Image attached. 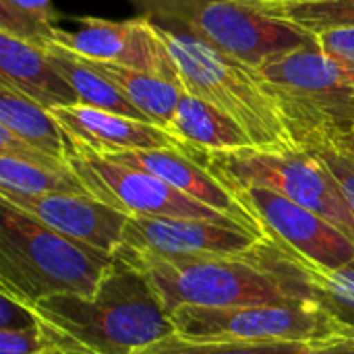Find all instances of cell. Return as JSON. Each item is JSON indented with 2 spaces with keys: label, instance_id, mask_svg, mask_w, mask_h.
Segmentation results:
<instances>
[{
  "label": "cell",
  "instance_id": "6da1fadb",
  "mask_svg": "<svg viewBox=\"0 0 354 354\" xmlns=\"http://www.w3.org/2000/svg\"><path fill=\"white\" fill-rule=\"evenodd\" d=\"M151 282L168 315L178 307L286 305L303 301V282L280 251L263 236L245 253L164 255L118 247Z\"/></svg>",
  "mask_w": 354,
  "mask_h": 354
},
{
  "label": "cell",
  "instance_id": "7a4b0ae2",
  "mask_svg": "<svg viewBox=\"0 0 354 354\" xmlns=\"http://www.w3.org/2000/svg\"><path fill=\"white\" fill-rule=\"evenodd\" d=\"M29 305L93 354H135L176 334L145 272L120 249L93 297L52 295Z\"/></svg>",
  "mask_w": 354,
  "mask_h": 354
},
{
  "label": "cell",
  "instance_id": "3957f363",
  "mask_svg": "<svg viewBox=\"0 0 354 354\" xmlns=\"http://www.w3.org/2000/svg\"><path fill=\"white\" fill-rule=\"evenodd\" d=\"M108 255L46 226L0 197V290L23 303L52 295L93 297Z\"/></svg>",
  "mask_w": 354,
  "mask_h": 354
},
{
  "label": "cell",
  "instance_id": "277c9868",
  "mask_svg": "<svg viewBox=\"0 0 354 354\" xmlns=\"http://www.w3.org/2000/svg\"><path fill=\"white\" fill-rule=\"evenodd\" d=\"M187 93L205 100L230 116L261 149L299 147L282 110L255 68L230 58L193 33H176L158 25Z\"/></svg>",
  "mask_w": 354,
  "mask_h": 354
},
{
  "label": "cell",
  "instance_id": "5b68a950",
  "mask_svg": "<svg viewBox=\"0 0 354 354\" xmlns=\"http://www.w3.org/2000/svg\"><path fill=\"white\" fill-rule=\"evenodd\" d=\"M255 71L299 147L354 135V71L317 46L274 56Z\"/></svg>",
  "mask_w": 354,
  "mask_h": 354
},
{
  "label": "cell",
  "instance_id": "8992f818",
  "mask_svg": "<svg viewBox=\"0 0 354 354\" xmlns=\"http://www.w3.org/2000/svg\"><path fill=\"white\" fill-rule=\"evenodd\" d=\"M197 151V149H195ZM199 160L230 191L270 189L332 222L354 243V212L336 176L309 149L245 147L230 151H201Z\"/></svg>",
  "mask_w": 354,
  "mask_h": 354
},
{
  "label": "cell",
  "instance_id": "52a82bcc",
  "mask_svg": "<svg viewBox=\"0 0 354 354\" xmlns=\"http://www.w3.org/2000/svg\"><path fill=\"white\" fill-rule=\"evenodd\" d=\"M178 336L245 342H309L353 338L315 303L241 305V307H178L172 315Z\"/></svg>",
  "mask_w": 354,
  "mask_h": 354
},
{
  "label": "cell",
  "instance_id": "ba28073f",
  "mask_svg": "<svg viewBox=\"0 0 354 354\" xmlns=\"http://www.w3.org/2000/svg\"><path fill=\"white\" fill-rule=\"evenodd\" d=\"M68 164L95 199L127 214L129 218H191L239 224L230 216L185 195L166 180L149 172L116 164L87 147L68 143Z\"/></svg>",
  "mask_w": 354,
  "mask_h": 354
},
{
  "label": "cell",
  "instance_id": "9c48e42d",
  "mask_svg": "<svg viewBox=\"0 0 354 354\" xmlns=\"http://www.w3.org/2000/svg\"><path fill=\"white\" fill-rule=\"evenodd\" d=\"M185 25L189 33L251 68H259L274 56L317 46L313 35L241 0H205L193 8Z\"/></svg>",
  "mask_w": 354,
  "mask_h": 354
},
{
  "label": "cell",
  "instance_id": "30bf717a",
  "mask_svg": "<svg viewBox=\"0 0 354 354\" xmlns=\"http://www.w3.org/2000/svg\"><path fill=\"white\" fill-rule=\"evenodd\" d=\"M77 25L79 27L75 31L54 27L50 41L64 46L85 58L137 68L180 85L178 66L149 15L131 21L79 17Z\"/></svg>",
  "mask_w": 354,
  "mask_h": 354
},
{
  "label": "cell",
  "instance_id": "8fae6325",
  "mask_svg": "<svg viewBox=\"0 0 354 354\" xmlns=\"http://www.w3.org/2000/svg\"><path fill=\"white\" fill-rule=\"evenodd\" d=\"M263 234L276 236L319 268L338 270L354 261V243L319 214L261 187L232 191Z\"/></svg>",
  "mask_w": 354,
  "mask_h": 354
},
{
  "label": "cell",
  "instance_id": "7c38bea8",
  "mask_svg": "<svg viewBox=\"0 0 354 354\" xmlns=\"http://www.w3.org/2000/svg\"><path fill=\"white\" fill-rule=\"evenodd\" d=\"M261 239V234L241 224L147 216H131L122 232L124 245L164 255L245 253Z\"/></svg>",
  "mask_w": 354,
  "mask_h": 354
},
{
  "label": "cell",
  "instance_id": "4fadbf2b",
  "mask_svg": "<svg viewBox=\"0 0 354 354\" xmlns=\"http://www.w3.org/2000/svg\"><path fill=\"white\" fill-rule=\"evenodd\" d=\"M0 197L31 214L46 226L71 239L87 243L108 255L122 245L129 216L95 199L93 195H27L0 189Z\"/></svg>",
  "mask_w": 354,
  "mask_h": 354
},
{
  "label": "cell",
  "instance_id": "5bb4252c",
  "mask_svg": "<svg viewBox=\"0 0 354 354\" xmlns=\"http://www.w3.org/2000/svg\"><path fill=\"white\" fill-rule=\"evenodd\" d=\"M50 114L64 131L71 145L87 147L95 153H116L129 149H189L166 129L147 120L129 118L108 110L73 104L52 108Z\"/></svg>",
  "mask_w": 354,
  "mask_h": 354
},
{
  "label": "cell",
  "instance_id": "9a60e30c",
  "mask_svg": "<svg viewBox=\"0 0 354 354\" xmlns=\"http://www.w3.org/2000/svg\"><path fill=\"white\" fill-rule=\"evenodd\" d=\"M104 158H108L116 164L129 166V168L149 172V174L166 180L174 189L183 191L185 195L230 216L239 224H243L249 230L263 236L259 224L243 207V203L236 199V195L226 185H222L189 151H183V149H129V151L106 153Z\"/></svg>",
  "mask_w": 354,
  "mask_h": 354
},
{
  "label": "cell",
  "instance_id": "2e32d148",
  "mask_svg": "<svg viewBox=\"0 0 354 354\" xmlns=\"http://www.w3.org/2000/svg\"><path fill=\"white\" fill-rule=\"evenodd\" d=\"M0 81L52 110L58 106L79 104L71 85L54 68L41 44L27 41L0 29Z\"/></svg>",
  "mask_w": 354,
  "mask_h": 354
},
{
  "label": "cell",
  "instance_id": "e0dca14e",
  "mask_svg": "<svg viewBox=\"0 0 354 354\" xmlns=\"http://www.w3.org/2000/svg\"><path fill=\"white\" fill-rule=\"evenodd\" d=\"M178 141L197 151H230L253 147L249 135L216 106L191 93H183L168 127Z\"/></svg>",
  "mask_w": 354,
  "mask_h": 354
},
{
  "label": "cell",
  "instance_id": "ac0fdd59",
  "mask_svg": "<svg viewBox=\"0 0 354 354\" xmlns=\"http://www.w3.org/2000/svg\"><path fill=\"white\" fill-rule=\"evenodd\" d=\"M263 236L272 239L295 266L303 282V299L330 313L354 338V261L338 270H326L290 249L280 239L270 234Z\"/></svg>",
  "mask_w": 354,
  "mask_h": 354
},
{
  "label": "cell",
  "instance_id": "d6986e66",
  "mask_svg": "<svg viewBox=\"0 0 354 354\" xmlns=\"http://www.w3.org/2000/svg\"><path fill=\"white\" fill-rule=\"evenodd\" d=\"M89 64L100 71L151 124H158L168 131L172 116L178 108V102L185 89L172 81L143 73L137 68L120 66L106 60H91Z\"/></svg>",
  "mask_w": 354,
  "mask_h": 354
},
{
  "label": "cell",
  "instance_id": "ffe728a7",
  "mask_svg": "<svg viewBox=\"0 0 354 354\" xmlns=\"http://www.w3.org/2000/svg\"><path fill=\"white\" fill-rule=\"evenodd\" d=\"M41 46L46 48L54 68L58 71V75L75 91L79 104L100 108V110H108V112L122 114V116L137 118V120H147L100 71H95L89 64V60L85 56H81V54L64 48V46H58L50 39L41 41Z\"/></svg>",
  "mask_w": 354,
  "mask_h": 354
},
{
  "label": "cell",
  "instance_id": "44dd1931",
  "mask_svg": "<svg viewBox=\"0 0 354 354\" xmlns=\"http://www.w3.org/2000/svg\"><path fill=\"white\" fill-rule=\"evenodd\" d=\"M0 124L17 133L27 143L68 162V139L50 110L0 81Z\"/></svg>",
  "mask_w": 354,
  "mask_h": 354
},
{
  "label": "cell",
  "instance_id": "7402d4cb",
  "mask_svg": "<svg viewBox=\"0 0 354 354\" xmlns=\"http://www.w3.org/2000/svg\"><path fill=\"white\" fill-rule=\"evenodd\" d=\"M313 37L354 29V0H241Z\"/></svg>",
  "mask_w": 354,
  "mask_h": 354
},
{
  "label": "cell",
  "instance_id": "603a6c76",
  "mask_svg": "<svg viewBox=\"0 0 354 354\" xmlns=\"http://www.w3.org/2000/svg\"><path fill=\"white\" fill-rule=\"evenodd\" d=\"M315 346L309 342H245L172 334L135 354H309Z\"/></svg>",
  "mask_w": 354,
  "mask_h": 354
},
{
  "label": "cell",
  "instance_id": "cb8c5ba5",
  "mask_svg": "<svg viewBox=\"0 0 354 354\" xmlns=\"http://www.w3.org/2000/svg\"><path fill=\"white\" fill-rule=\"evenodd\" d=\"M0 189L27 195H91L83 180L75 174V170H50L8 156H0Z\"/></svg>",
  "mask_w": 354,
  "mask_h": 354
},
{
  "label": "cell",
  "instance_id": "d4e9b609",
  "mask_svg": "<svg viewBox=\"0 0 354 354\" xmlns=\"http://www.w3.org/2000/svg\"><path fill=\"white\" fill-rule=\"evenodd\" d=\"M56 21L52 0H0V29L27 41L50 39Z\"/></svg>",
  "mask_w": 354,
  "mask_h": 354
},
{
  "label": "cell",
  "instance_id": "484cf974",
  "mask_svg": "<svg viewBox=\"0 0 354 354\" xmlns=\"http://www.w3.org/2000/svg\"><path fill=\"white\" fill-rule=\"evenodd\" d=\"M0 156H8L33 166H41V168H50V170H73L71 164L66 160H60L31 143H27L25 139H21L17 133H12L10 129H6L4 124H0Z\"/></svg>",
  "mask_w": 354,
  "mask_h": 354
},
{
  "label": "cell",
  "instance_id": "4316f807",
  "mask_svg": "<svg viewBox=\"0 0 354 354\" xmlns=\"http://www.w3.org/2000/svg\"><path fill=\"white\" fill-rule=\"evenodd\" d=\"M305 149L313 151L328 168L330 172L336 176L344 197L348 199L351 207L354 212V156L351 151H346L342 145L338 143H328V141H322V143H311L307 145Z\"/></svg>",
  "mask_w": 354,
  "mask_h": 354
},
{
  "label": "cell",
  "instance_id": "83f0119b",
  "mask_svg": "<svg viewBox=\"0 0 354 354\" xmlns=\"http://www.w3.org/2000/svg\"><path fill=\"white\" fill-rule=\"evenodd\" d=\"M41 322V315L29 305L8 292L0 290V330H33Z\"/></svg>",
  "mask_w": 354,
  "mask_h": 354
},
{
  "label": "cell",
  "instance_id": "f1b7e54d",
  "mask_svg": "<svg viewBox=\"0 0 354 354\" xmlns=\"http://www.w3.org/2000/svg\"><path fill=\"white\" fill-rule=\"evenodd\" d=\"M44 346V317L33 330H0V354H37Z\"/></svg>",
  "mask_w": 354,
  "mask_h": 354
},
{
  "label": "cell",
  "instance_id": "f546056e",
  "mask_svg": "<svg viewBox=\"0 0 354 354\" xmlns=\"http://www.w3.org/2000/svg\"><path fill=\"white\" fill-rule=\"evenodd\" d=\"M315 39H317V48L324 54H328L330 58L338 60L346 68L354 71V29L322 33Z\"/></svg>",
  "mask_w": 354,
  "mask_h": 354
},
{
  "label": "cell",
  "instance_id": "4dcf8cb0",
  "mask_svg": "<svg viewBox=\"0 0 354 354\" xmlns=\"http://www.w3.org/2000/svg\"><path fill=\"white\" fill-rule=\"evenodd\" d=\"M147 8L149 15H160V17H170L178 21H187L193 8L205 0H137Z\"/></svg>",
  "mask_w": 354,
  "mask_h": 354
},
{
  "label": "cell",
  "instance_id": "1f68e13d",
  "mask_svg": "<svg viewBox=\"0 0 354 354\" xmlns=\"http://www.w3.org/2000/svg\"><path fill=\"white\" fill-rule=\"evenodd\" d=\"M309 354H354V338H334L330 342L317 344Z\"/></svg>",
  "mask_w": 354,
  "mask_h": 354
},
{
  "label": "cell",
  "instance_id": "d6a6232c",
  "mask_svg": "<svg viewBox=\"0 0 354 354\" xmlns=\"http://www.w3.org/2000/svg\"><path fill=\"white\" fill-rule=\"evenodd\" d=\"M338 145H342L346 151H351V153L354 156V135H351V137H348V139H344V141H340Z\"/></svg>",
  "mask_w": 354,
  "mask_h": 354
}]
</instances>
